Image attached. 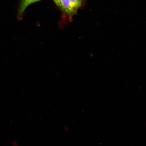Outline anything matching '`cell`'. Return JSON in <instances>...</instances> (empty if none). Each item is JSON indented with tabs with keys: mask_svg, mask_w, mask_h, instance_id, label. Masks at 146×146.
<instances>
[{
	"mask_svg": "<svg viewBox=\"0 0 146 146\" xmlns=\"http://www.w3.org/2000/svg\"><path fill=\"white\" fill-rule=\"evenodd\" d=\"M82 0H60V8L69 17L75 15L81 6Z\"/></svg>",
	"mask_w": 146,
	"mask_h": 146,
	"instance_id": "cell-1",
	"label": "cell"
},
{
	"mask_svg": "<svg viewBox=\"0 0 146 146\" xmlns=\"http://www.w3.org/2000/svg\"><path fill=\"white\" fill-rule=\"evenodd\" d=\"M41 0H21L19 9H18L17 17L21 19L25 9L29 5Z\"/></svg>",
	"mask_w": 146,
	"mask_h": 146,
	"instance_id": "cell-2",
	"label": "cell"
},
{
	"mask_svg": "<svg viewBox=\"0 0 146 146\" xmlns=\"http://www.w3.org/2000/svg\"><path fill=\"white\" fill-rule=\"evenodd\" d=\"M56 4L58 5V6L60 7V0H53Z\"/></svg>",
	"mask_w": 146,
	"mask_h": 146,
	"instance_id": "cell-3",
	"label": "cell"
}]
</instances>
